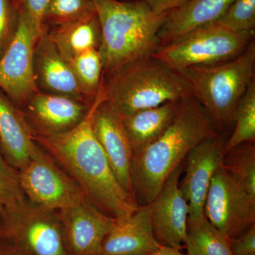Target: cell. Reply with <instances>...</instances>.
Returning a JSON list of instances; mask_svg holds the SVG:
<instances>
[{
    "instance_id": "cell-7",
    "label": "cell",
    "mask_w": 255,
    "mask_h": 255,
    "mask_svg": "<svg viewBox=\"0 0 255 255\" xmlns=\"http://www.w3.org/2000/svg\"><path fill=\"white\" fill-rule=\"evenodd\" d=\"M5 237L30 255H68L59 211L28 199L1 216Z\"/></svg>"
},
{
    "instance_id": "cell-10",
    "label": "cell",
    "mask_w": 255,
    "mask_h": 255,
    "mask_svg": "<svg viewBox=\"0 0 255 255\" xmlns=\"http://www.w3.org/2000/svg\"><path fill=\"white\" fill-rule=\"evenodd\" d=\"M204 214L231 241L255 224V198L236 182L221 164L211 179Z\"/></svg>"
},
{
    "instance_id": "cell-34",
    "label": "cell",
    "mask_w": 255,
    "mask_h": 255,
    "mask_svg": "<svg viewBox=\"0 0 255 255\" xmlns=\"http://www.w3.org/2000/svg\"><path fill=\"white\" fill-rule=\"evenodd\" d=\"M148 255H187L182 253L180 251L174 250L173 248L162 246L158 251Z\"/></svg>"
},
{
    "instance_id": "cell-27",
    "label": "cell",
    "mask_w": 255,
    "mask_h": 255,
    "mask_svg": "<svg viewBox=\"0 0 255 255\" xmlns=\"http://www.w3.org/2000/svg\"><path fill=\"white\" fill-rule=\"evenodd\" d=\"M215 22L236 33L255 32V0H234Z\"/></svg>"
},
{
    "instance_id": "cell-15",
    "label": "cell",
    "mask_w": 255,
    "mask_h": 255,
    "mask_svg": "<svg viewBox=\"0 0 255 255\" xmlns=\"http://www.w3.org/2000/svg\"><path fill=\"white\" fill-rule=\"evenodd\" d=\"M92 103L38 91L28 99L22 112L33 134L56 135L77 127L88 114Z\"/></svg>"
},
{
    "instance_id": "cell-1",
    "label": "cell",
    "mask_w": 255,
    "mask_h": 255,
    "mask_svg": "<svg viewBox=\"0 0 255 255\" xmlns=\"http://www.w3.org/2000/svg\"><path fill=\"white\" fill-rule=\"evenodd\" d=\"M93 109L94 102L85 118L72 130L56 135L33 134V140L73 178L90 202L111 217L122 219L139 206L119 184L96 138Z\"/></svg>"
},
{
    "instance_id": "cell-17",
    "label": "cell",
    "mask_w": 255,
    "mask_h": 255,
    "mask_svg": "<svg viewBox=\"0 0 255 255\" xmlns=\"http://www.w3.org/2000/svg\"><path fill=\"white\" fill-rule=\"evenodd\" d=\"M161 247L154 235L150 207L139 206L130 216L115 219L100 255H148Z\"/></svg>"
},
{
    "instance_id": "cell-20",
    "label": "cell",
    "mask_w": 255,
    "mask_h": 255,
    "mask_svg": "<svg viewBox=\"0 0 255 255\" xmlns=\"http://www.w3.org/2000/svg\"><path fill=\"white\" fill-rule=\"evenodd\" d=\"M179 102H166L122 118L133 152L150 145L165 132L173 120Z\"/></svg>"
},
{
    "instance_id": "cell-19",
    "label": "cell",
    "mask_w": 255,
    "mask_h": 255,
    "mask_svg": "<svg viewBox=\"0 0 255 255\" xmlns=\"http://www.w3.org/2000/svg\"><path fill=\"white\" fill-rule=\"evenodd\" d=\"M234 0H190L166 16L158 33L159 47L184 33L215 22Z\"/></svg>"
},
{
    "instance_id": "cell-5",
    "label": "cell",
    "mask_w": 255,
    "mask_h": 255,
    "mask_svg": "<svg viewBox=\"0 0 255 255\" xmlns=\"http://www.w3.org/2000/svg\"><path fill=\"white\" fill-rule=\"evenodd\" d=\"M191 84L194 97L217 130L233 122L238 102L255 80V41L236 58L214 65L191 67L181 72Z\"/></svg>"
},
{
    "instance_id": "cell-29",
    "label": "cell",
    "mask_w": 255,
    "mask_h": 255,
    "mask_svg": "<svg viewBox=\"0 0 255 255\" xmlns=\"http://www.w3.org/2000/svg\"><path fill=\"white\" fill-rule=\"evenodd\" d=\"M18 19V9L14 0H0V57L14 35Z\"/></svg>"
},
{
    "instance_id": "cell-2",
    "label": "cell",
    "mask_w": 255,
    "mask_h": 255,
    "mask_svg": "<svg viewBox=\"0 0 255 255\" xmlns=\"http://www.w3.org/2000/svg\"><path fill=\"white\" fill-rule=\"evenodd\" d=\"M219 135L195 97L179 101L173 120L165 132L150 145L133 152L130 178L132 195L137 205H149L189 152L205 139Z\"/></svg>"
},
{
    "instance_id": "cell-3",
    "label": "cell",
    "mask_w": 255,
    "mask_h": 255,
    "mask_svg": "<svg viewBox=\"0 0 255 255\" xmlns=\"http://www.w3.org/2000/svg\"><path fill=\"white\" fill-rule=\"evenodd\" d=\"M92 1L100 23L103 78L155 53L159 47V30L168 13L154 12L145 1Z\"/></svg>"
},
{
    "instance_id": "cell-31",
    "label": "cell",
    "mask_w": 255,
    "mask_h": 255,
    "mask_svg": "<svg viewBox=\"0 0 255 255\" xmlns=\"http://www.w3.org/2000/svg\"><path fill=\"white\" fill-rule=\"evenodd\" d=\"M234 255H247L255 253V224L238 237L230 241Z\"/></svg>"
},
{
    "instance_id": "cell-6",
    "label": "cell",
    "mask_w": 255,
    "mask_h": 255,
    "mask_svg": "<svg viewBox=\"0 0 255 255\" xmlns=\"http://www.w3.org/2000/svg\"><path fill=\"white\" fill-rule=\"evenodd\" d=\"M255 36V32L236 33L210 23L159 47L152 56L181 73L191 67L232 60L246 50Z\"/></svg>"
},
{
    "instance_id": "cell-25",
    "label": "cell",
    "mask_w": 255,
    "mask_h": 255,
    "mask_svg": "<svg viewBox=\"0 0 255 255\" xmlns=\"http://www.w3.org/2000/svg\"><path fill=\"white\" fill-rule=\"evenodd\" d=\"M234 131L226 141V153L245 142H255V80L238 102L233 116Z\"/></svg>"
},
{
    "instance_id": "cell-16",
    "label": "cell",
    "mask_w": 255,
    "mask_h": 255,
    "mask_svg": "<svg viewBox=\"0 0 255 255\" xmlns=\"http://www.w3.org/2000/svg\"><path fill=\"white\" fill-rule=\"evenodd\" d=\"M46 30L37 41L33 58L35 80L38 90L92 104L82 92L70 64L50 41Z\"/></svg>"
},
{
    "instance_id": "cell-18",
    "label": "cell",
    "mask_w": 255,
    "mask_h": 255,
    "mask_svg": "<svg viewBox=\"0 0 255 255\" xmlns=\"http://www.w3.org/2000/svg\"><path fill=\"white\" fill-rule=\"evenodd\" d=\"M0 145L8 163L17 171L27 163L38 146L22 110L1 90Z\"/></svg>"
},
{
    "instance_id": "cell-14",
    "label": "cell",
    "mask_w": 255,
    "mask_h": 255,
    "mask_svg": "<svg viewBox=\"0 0 255 255\" xmlns=\"http://www.w3.org/2000/svg\"><path fill=\"white\" fill-rule=\"evenodd\" d=\"M226 140L219 135L198 144L186 157L185 174L179 186L189 207L188 217H200L211 179L223 162Z\"/></svg>"
},
{
    "instance_id": "cell-24",
    "label": "cell",
    "mask_w": 255,
    "mask_h": 255,
    "mask_svg": "<svg viewBox=\"0 0 255 255\" xmlns=\"http://www.w3.org/2000/svg\"><path fill=\"white\" fill-rule=\"evenodd\" d=\"M82 92L93 102L98 95L103 79V65L99 49L93 48L68 60Z\"/></svg>"
},
{
    "instance_id": "cell-33",
    "label": "cell",
    "mask_w": 255,
    "mask_h": 255,
    "mask_svg": "<svg viewBox=\"0 0 255 255\" xmlns=\"http://www.w3.org/2000/svg\"><path fill=\"white\" fill-rule=\"evenodd\" d=\"M0 255H30L22 248L11 242V245L0 249Z\"/></svg>"
},
{
    "instance_id": "cell-32",
    "label": "cell",
    "mask_w": 255,
    "mask_h": 255,
    "mask_svg": "<svg viewBox=\"0 0 255 255\" xmlns=\"http://www.w3.org/2000/svg\"><path fill=\"white\" fill-rule=\"evenodd\" d=\"M157 14H166L187 4L190 0H144Z\"/></svg>"
},
{
    "instance_id": "cell-36",
    "label": "cell",
    "mask_w": 255,
    "mask_h": 255,
    "mask_svg": "<svg viewBox=\"0 0 255 255\" xmlns=\"http://www.w3.org/2000/svg\"><path fill=\"white\" fill-rule=\"evenodd\" d=\"M247 255H255V253H253V254Z\"/></svg>"
},
{
    "instance_id": "cell-22",
    "label": "cell",
    "mask_w": 255,
    "mask_h": 255,
    "mask_svg": "<svg viewBox=\"0 0 255 255\" xmlns=\"http://www.w3.org/2000/svg\"><path fill=\"white\" fill-rule=\"evenodd\" d=\"M184 246L187 255H234L230 240L208 221L204 215L188 217Z\"/></svg>"
},
{
    "instance_id": "cell-11",
    "label": "cell",
    "mask_w": 255,
    "mask_h": 255,
    "mask_svg": "<svg viewBox=\"0 0 255 255\" xmlns=\"http://www.w3.org/2000/svg\"><path fill=\"white\" fill-rule=\"evenodd\" d=\"M92 128L119 184L133 198L130 170L133 150L122 117L101 97L94 101ZM134 199V198H133Z\"/></svg>"
},
{
    "instance_id": "cell-26",
    "label": "cell",
    "mask_w": 255,
    "mask_h": 255,
    "mask_svg": "<svg viewBox=\"0 0 255 255\" xmlns=\"http://www.w3.org/2000/svg\"><path fill=\"white\" fill-rule=\"evenodd\" d=\"M96 14L92 0H50L43 23L60 26L90 17Z\"/></svg>"
},
{
    "instance_id": "cell-13",
    "label": "cell",
    "mask_w": 255,
    "mask_h": 255,
    "mask_svg": "<svg viewBox=\"0 0 255 255\" xmlns=\"http://www.w3.org/2000/svg\"><path fill=\"white\" fill-rule=\"evenodd\" d=\"M68 255H100L102 244L115 221L88 199L59 211Z\"/></svg>"
},
{
    "instance_id": "cell-35",
    "label": "cell",
    "mask_w": 255,
    "mask_h": 255,
    "mask_svg": "<svg viewBox=\"0 0 255 255\" xmlns=\"http://www.w3.org/2000/svg\"><path fill=\"white\" fill-rule=\"evenodd\" d=\"M118 1H144V0H118Z\"/></svg>"
},
{
    "instance_id": "cell-21",
    "label": "cell",
    "mask_w": 255,
    "mask_h": 255,
    "mask_svg": "<svg viewBox=\"0 0 255 255\" xmlns=\"http://www.w3.org/2000/svg\"><path fill=\"white\" fill-rule=\"evenodd\" d=\"M46 31L67 61L87 50L100 48L102 34L97 13L75 22L53 26L49 32Z\"/></svg>"
},
{
    "instance_id": "cell-8",
    "label": "cell",
    "mask_w": 255,
    "mask_h": 255,
    "mask_svg": "<svg viewBox=\"0 0 255 255\" xmlns=\"http://www.w3.org/2000/svg\"><path fill=\"white\" fill-rule=\"evenodd\" d=\"M17 172L25 196L36 205L60 211L87 199L73 178L38 145Z\"/></svg>"
},
{
    "instance_id": "cell-9",
    "label": "cell",
    "mask_w": 255,
    "mask_h": 255,
    "mask_svg": "<svg viewBox=\"0 0 255 255\" xmlns=\"http://www.w3.org/2000/svg\"><path fill=\"white\" fill-rule=\"evenodd\" d=\"M44 31L38 29L27 14L18 9L16 30L0 57V90L20 110L33 94L39 91L35 80L33 58L37 41Z\"/></svg>"
},
{
    "instance_id": "cell-4",
    "label": "cell",
    "mask_w": 255,
    "mask_h": 255,
    "mask_svg": "<svg viewBox=\"0 0 255 255\" xmlns=\"http://www.w3.org/2000/svg\"><path fill=\"white\" fill-rule=\"evenodd\" d=\"M100 93L122 118L194 97L191 84L182 73L152 56L103 78Z\"/></svg>"
},
{
    "instance_id": "cell-28",
    "label": "cell",
    "mask_w": 255,
    "mask_h": 255,
    "mask_svg": "<svg viewBox=\"0 0 255 255\" xmlns=\"http://www.w3.org/2000/svg\"><path fill=\"white\" fill-rule=\"evenodd\" d=\"M18 172L0 154V216L26 201Z\"/></svg>"
},
{
    "instance_id": "cell-23",
    "label": "cell",
    "mask_w": 255,
    "mask_h": 255,
    "mask_svg": "<svg viewBox=\"0 0 255 255\" xmlns=\"http://www.w3.org/2000/svg\"><path fill=\"white\" fill-rule=\"evenodd\" d=\"M222 166L243 189L255 198V142H245L225 154Z\"/></svg>"
},
{
    "instance_id": "cell-12",
    "label": "cell",
    "mask_w": 255,
    "mask_h": 255,
    "mask_svg": "<svg viewBox=\"0 0 255 255\" xmlns=\"http://www.w3.org/2000/svg\"><path fill=\"white\" fill-rule=\"evenodd\" d=\"M184 162L167 178L162 189L149 204L155 238L162 246L180 251L184 247L189 207L179 188Z\"/></svg>"
},
{
    "instance_id": "cell-30",
    "label": "cell",
    "mask_w": 255,
    "mask_h": 255,
    "mask_svg": "<svg viewBox=\"0 0 255 255\" xmlns=\"http://www.w3.org/2000/svg\"><path fill=\"white\" fill-rule=\"evenodd\" d=\"M18 9L23 10L41 31L46 29L43 16L50 0H14Z\"/></svg>"
}]
</instances>
